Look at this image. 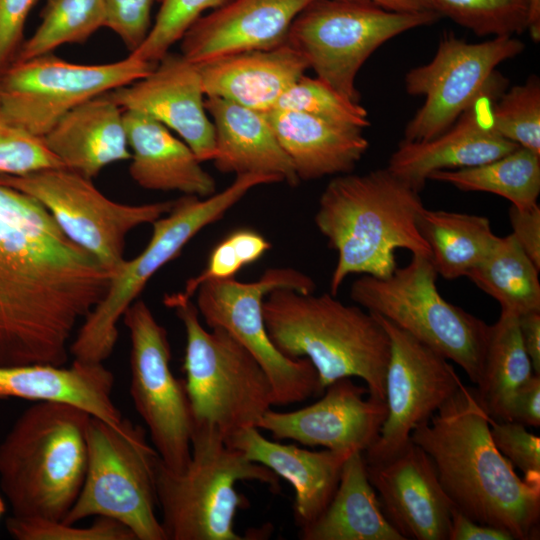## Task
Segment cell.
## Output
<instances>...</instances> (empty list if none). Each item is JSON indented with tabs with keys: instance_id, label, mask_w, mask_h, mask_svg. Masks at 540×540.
<instances>
[{
	"instance_id": "6da1fadb",
	"label": "cell",
	"mask_w": 540,
	"mask_h": 540,
	"mask_svg": "<svg viewBox=\"0 0 540 540\" xmlns=\"http://www.w3.org/2000/svg\"><path fill=\"white\" fill-rule=\"evenodd\" d=\"M112 275L36 199L0 184V366H63Z\"/></svg>"
},
{
	"instance_id": "7a4b0ae2",
	"label": "cell",
	"mask_w": 540,
	"mask_h": 540,
	"mask_svg": "<svg viewBox=\"0 0 540 540\" xmlns=\"http://www.w3.org/2000/svg\"><path fill=\"white\" fill-rule=\"evenodd\" d=\"M490 416L475 389L462 383L411 441L431 459L453 507L469 519L509 533L539 536L540 484L521 478L496 448Z\"/></svg>"
},
{
	"instance_id": "3957f363",
	"label": "cell",
	"mask_w": 540,
	"mask_h": 540,
	"mask_svg": "<svg viewBox=\"0 0 540 540\" xmlns=\"http://www.w3.org/2000/svg\"><path fill=\"white\" fill-rule=\"evenodd\" d=\"M423 208L419 192L387 168L333 178L314 217L317 229L337 252L330 293L336 296L352 274L390 276L397 268V249L430 257L417 225Z\"/></svg>"
},
{
	"instance_id": "277c9868",
	"label": "cell",
	"mask_w": 540,
	"mask_h": 540,
	"mask_svg": "<svg viewBox=\"0 0 540 540\" xmlns=\"http://www.w3.org/2000/svg\"><path fill=\"white\" fill-rule=\"evenodd\" d=\"M263 316L273 344L287 357L307 358L323 391L338 379L357 377L370 396L385 400L390 340L374 314L331 293L278 288L265 296Z\"/></svg>"
},
{
	"instance_id": "5b68a950",
	"label": "cell",
	"mask_w": 540,
	"mask_h": 540,
	"mask_svg": "<svg viewBox=\"0 0 540 540\" xmlns=\"http://www.w3.org/2000/svg\"><path fill=\"white\" fill-rule=\"evenodd\" d=\"M91 415L59 402H36L0 444V486L13 515L63 520L83 485Z\"/></svg>"
},
{
	"instance_id": "8992f818",
	"label": "cell",
	"mask_w": 540,
	"mask_h": 540,
	"mask_svg": "<svg viewBox=\"0 0 540 540\" xmlns=\"http://www.w3.org/2000/svg\"><path fill=\"white\" fill-rule=\"evenodd\" d=\"M239 481H257L278 489L279 477L230 446L219 431L194 424L191 459L174 472L161 458L156 472L157 503L167 540H242L234 528L236 513L248 505L236 490Z\"/></svg>"
},
{
	"instance_id": "52a82bcc",
	"label": "cell",
	"mask_w": 540,
	"mask_h": 540,
	"mask_svg": "<svg viewBox=\"0 0 540 540\" xmlns=\"http://www.w3.org/2000/svg\"><path fill=\"white\" fill-rule=\"evenodd\" d=\"M279 183L262 174L235 176L224 190L208 197L183 195L174 200L168 213L155 220L152 235L140 254L126 260L114 271L105 296L81 323L69 351L74 359L103 363L113 352L118 322L126 309L139 298L148 281L202 229L221 219L253 188Z\"/></svg>"
},
{
	"instance_id": "ba28073f",
	"label": "cell",
	"mask_w": 540,
	"mask_h": 540,
	"mask_svg": "<svg viewBox=\"0 0 540 540\" xmlns=\"http://www.w3.org/2000/svg\"><path fill=\"white\" fill-rule=\"evenodd\" d=\"M171 308L185 330L183 370L193 424L213 426L225 441L257 427L274 406L272 385L263 368L225 329L206 330L191 300Z\"/></svg>"
},
{
	"instance_id": "9c48e42d",
	"label": "cell",
	"mask_w": 540,
	"mask_h": 540,
	"mask_svg": "<svg viewBox=\"0 0 540 540\" xmlns=\"http://www.w3.org/2000/svg\"><path fill=\"white\" fill-rule=\"evenodd\" d=\"M159 460L142 426L126 418L114 426L91 416L83 485L62 521L108 517L128 527L136 540H167L156 516Z\"/></svg>"
},
{
	"instance_id": "30bf717a",
	"label": "cell",
	"mask_w": 540,
	"mask_h": 540,
	"mask_svg": "<svg viewBox=\"0 0 540 540\" xmlns=\"http://www.w3.org/2000/svg\"><path fill=\"white\" fill-rule=\"evenodd\" d=\"M437 276L430 257L413 254L406 266L386 278L356 279L350 298L456 363L477 384L489 325L445 300L437 289Z\"/></svg>"
},
{
	"instance_id": "8fae6325",
	"label": "cell",
	"mask_w": 540,
	"mask_h": 540,
	"mask_svg": "<svg viewBox=\"0 0 540 540\" xmlns=\"http://www.w3.org/2000/svg\"><path fill=\"white\" fill-rule=\"evenodd\" d=\"M437 11L398 12L367 1L314 0L292 22L287 43L318 79L359 103L356 76L382 44L441 18Z\"/></svg>"
},
{
	"instance_id": "7c38bea8",
	"label": "cell",
	"mask_w": 540,
	"mask_h": 540,
	"mask_svg": "<svg viewBox=\"0 0 540 540\" xmlns=\"http://www.w3.org/2000/svg\"><path fill=\"white\" fill-rule=\"evenodd\" d=\"M278 288L312 293L316 285L310 276L297 269L268 268L254 282L235 278L204 282L195 293V306L209 328L225 329L253 355L271 382L274 406H285L307 400L323 390L307 358L285 356L269 337L263 301Z\"/></svg>"
},
{
	"instance_id": "4fadbf2b",
	"label": "cell",
	"mask_w": 540,
	"mask_h": 540,
	"mask_svg": "<svg viewBox=\"0 0 540 540\" xmlns=\"http://www.w3.org/2000/svg\"><path fill=\"white\" fill-rule=\"evenodd\" d=\"M0 184L36 199L74 244L112 273L125 261L127 235L140 225L152 224L174 203L116 202L97 189L92 179L66 167L18 176L0 174Z\"/></svg>"
},
{
	"instance_id": "5bb4252c",
	"label": "cell",
	"mask_w": 540,
	"mask_h": 540,
	"mask_svg": "<svg viewBox=\"0 0 540 540\" xmlns=\"http://www.w3.org/2000/svg\"><path fill=\"white\" fill-rule=\"evenodd\" d=\"M154 66L131 55L96 65L71 63L52 53L14 61L0 74V109L41 138L76 106L145 77Z\"/></svg>"
},
{
	"instance_id": "9a60e30c",
	"label": "cell",
	"mask_w": 540,
	"mask_h": 540,
	"mask_svg": "<svg viewBox=\"0 0 540 540\" xmlns=\"http://www.w3.org/2000/svg\"><path fill=\"white\" fill-rule=\"evenodd\" d=\"M122 317L131 344L130 395L135 409L163 464L182 472L191 459L194 424L185 381L170 368L168 333L142 299L135 300Z\"/></svg>"
},
{
	"instance_id": "2e32d148",
	"label": "cell",
	"mask_w": 540,
	"mask_h": 540,
	"mask_svg": "<svg viewBox=\"0 0 540 540\" xmlns=\"http://www.w3.org/2000/svg\"><path fill=\"white\" fill-rule=\"evenodd\" d=\"M524 43L514 36H496L468 43L447 34L430 62L405 76L406 92L423 96L424 104L407 123L405 141L431 140L448 130L500 75L502 62L514 58Z\"/></svg>"
},
{
	"instance_id": "e0dca14e",
	"label": "cell",
	"mask_w": 540,
	"mask_h": 540,
	"mask_svg": "<svg viewBox=\"0 0 540 540\" xmlns=\"http://www.w3.org/2000/svg\"><path fill=\"white\" fill-rule=\"evenodd\" d=\"M374 315L390 340L385 376L387 416L377 439L363 452L366 463L386 460L402 450L412 432L429 422L462 383L446 357Z\"/></svg>"
},
{
	"instance_id": "ac0fdd59",
	"label": "cell",
	"mask_w": 540,
	"mask_h": 540,
	"mask_svg": "<svg viewBox=\"0 0 540 540\" xmlns=\"http://www.w3.org/2000/svg\"><path fill=\"white\" fill-rule=\"evenodd\" d=\"M317 402L294 411L269 409L257 428L275 440H294L305 446L364 452L377 439L387 416L385 400L367 394L351 378H341L324 389Z\"/></svg>"
},
{
	"instance_id": "d6986e66",
	"label": "cell",
	"mask_w": 540,
	"mask_h": 540,
	"mask_svg": "<svg viewBox=\"0 0 540 540\" xmlns=\"http://www.w3.org/2000/svg\"><path fill=\"white\" fill-rule=\"evenodd\" d=\"M108 95L123 111L141 113L175 131L200 162L213 160L215 132L201 76L181 53L169 51L145 77Z\"/></svg>"
},
{
	"instance_id": "ffe728a7",
	"label": "cell",
	"mask_w": 540,
	"mask_h": 540,
	"mask_svg": "<svg viewBox=\"0 0 540 540\" xmlns=\"http://www.w3.org/2000/svg\"><path fill=\"white\" fill-rule=\"evenodd\" d=\"M365 465L385 516L405 540H448L454 507L418 445L410 441L392 457Z\"/></svg>"
},
{
	"instance_id": "44dd1931",
	"label": "cell",
	"mask_w": 540,
	"mask_h": 540,
	"mask_svg": "<svg viewBox=\"0 0 540 540\" xmlns=\"http://www.w3.org/2000/svg\"><path fill=\"white\" fill-rule=\"evenodd\" d=\"M503 86L506 80L499 75L490 89L439 136L427 141H401L386 168L420 192L433 172L481 165L518 148L499 135L492 124L493 100Z\"/></svg>"
},
{
	"instance_id": "7402d4cb",
	"label": "cell",
	"mask_w": 540,
	"mask_h": 540,
	"mask_svg": "<svg viewBox=\"0 0 540 540\" xmlns=\"http://www.w3.org/2000/svg\"><path fill=\"white\" fill-rule=\"evenodd\" d=\"M314 0H227L199 17L180 39L194 64L221 56L267 50L287 42L296 16Z\"/></svg>"
},
{
	"instance_id": "603a6c76",
	"label": "cell",
	"mask_w": 540,
	"mask_h": 540,
	"mask_svg": "<svg viewBox=\"0 0 540 540\" xmlns=\"http://www.w3.org/2000/svg\"><path fill=\"white\" fill-rule=\"evenodd\" d=\"M226 442L291 484L294 522L299 529L312 524L325 510L337 489L343 465L353 453L282 444L264 437L257 427L241 430Z\"/></svg>"
},
{
	"instance_id": "cb8c5ba5",
	"label": "cell",
	"mask_w": 540,
	"mask_h": 540,
	"mask_svg": "<svg viewBox=\"0 0 540 540\" xmlns=\"http://www.w3.org/2000/svg\"><path fill=\"white\" fill-rule=\"evenodd\" d=\"M205 97H217L266 112L309 69L287 42L267 50L221 56L196 64Z\"/></svg>"
},
{
	"instance_id": "d4e9b609",
	"label": "cell",
	"mask_w": 540,
	"mask_h": 540,
	"mask_svg": "<svg viewBox=\"0 0 540 540\" xmlns=\"http://www.w3.org/2000/svg\"><path fill=\"white\" fill-rule=\"evenodd\" d=\"M205 108L214 126L218 171L272 176L290 186L300 182L265 112L217 97H206Z\"/></svg>"
},
{
	"instance_id": "484cf974",
	"label": "cell",
	"mask_w": 540,
	"mask_h": 540,
	"mask_svg": "<svg viewBox=\"0 0 540 540\" xmlns=\"http://www.w3.org/2000/svg\"><path fill=\"white\" fill-rule=\"evenodd\" d=\"M113 385L114 375L103 363L74 359L70 367L0 366V401L19 398L70 404L116 426L124 417L113 402Z\"/></svg>"
},
{
	"instance_id": "4316f807",
	"label": "cell",
	"mask_w": 540,
	"mask_h": 540,
	"mask_svg": "<svg viewBox=\"0 0 540 540\" xmlns=\"http://www.w3.org/2000/svg\"><path fill=\"white\" fill-rule=\"evenodd\" d=\"M41 139L64 167L88 179L131 157L123 110L108 93L70 110Z\"/></svg>"
},
{
	"instance_id": "83f0119b",
	"label": "cell",
	"mask_w": 540,
	"mask_h": 540,
	"mask_svg": "<svg viewBox=\"0 0 540 540\" xmlns=\"http://www.w3.org/2000/svg\"><path fill=\"white\" fill-rule=\"evenodd\" d=\"M123 120L131 153L129 174L140 187L198 197L216 193L215 179L165 125L134 111H123Z\"/></svg>"
},
{
	"instance_id": "f1b7e54d",
	"label": "cell",
	"mask_w": 540,
	"mask_h": 540,
	"mask_svg": "<svg viewBox=\"0 0 540 540\" xmlns=\"http://www.w3.org/2000/svg\"><path fill=\"white\" fill-rule=\"evenodd\" d=\"M265 115L300 181L350 173L369 147L357 127L288 109Z\"/></svg>"
},
{
	"instance_id": "f546056e",
	"label": "cell",
	"mask_w": 540,
	"mask_h": 540,
	"mask_svg": "<svg viewBox=\"0 0 540 540\" xmlns=\"http://www.w3.org/2000/svg\"><path fill=\"white\" fill-rule=\"evenodd\" d=\"M302 540H405L385 516L362 452L346 459L337 489L322 514L299 529Z\"/></svg>"
},
{
	"instance_id": "4dcf8cb0",
	"label": "cell",
	"mask_w": 540,
	"mask_h": 540,
	"mask_svg": "<svg viewBox=\"0 0 540 540\" xmlns=\"http://www.w3.org/2000/svg\"><path fill=\"white\" fill-rule=\"evenodd\" d=\"M417 225L429 247L437 274L448 280L467 276L487 257L499 239L493 233L489 219L475 214L424 207Z\"/></svg>"
},
{
	"instance_id": "1f68e13d",
	"label": "cell",
	"mask_w": 540,
	"mask_h": 540,
	"mask_svg": "<svg viewBox=\"0 0 540 540\" xmlns=\"http://www.w3.org/2000/svg\"><path fill=\"white\" fill-rule=\"evenodd\" d=\"M523 346L518 315L501 310L489 325L487 342L476 393L488 415L500 420L512 395L534 375Z\"/></svg>"
},
{
	"instance_id": "d6a6232c",
	"label": "cell",
	"mask_w": 540,
	"mask_h": 540,
	"mask_svg": "<svg viewBox=\"0 0 540 540\" xmlns=\"http://www.w3.org/2000/svg\"><path fill=\"white\" fill-rule=\"evenodd\" d=\"M428 180L448 183L461 191L496 194L516 208H529L538 204L540 154L519 146L481 165L433 172Z\"/></svg>"
},
{
	"instance_id": "836d02e7",
	"label": "cell",
	"mask_w": 540,
	"mask_h": 540,
	"mask_svg": "<svg viewBox=\"0 0 540 540\" xmlns=\"http://www.w3.org/2000/svg\"><path fill=\"white\" fill-rule=\"evenodd\" d=\"M538 269L512 234L499 237L487 257L466 276L516 315L540 312Z\"/></svg>"
},
{
	"instance_id": "e575fe53",
	"label": "cell",
	"mask_w": 540,
	"mask_h": 540,
	"mask_svg": "<svg viewBox=\"0 0 540 540\" xmlns=\"http://www.w3.org/2000/svg\"><path fill=\"white\" fill-rule=\"evenodd\" d=\"M41 22L24 40L14 61L52 53L64 44H83L105 27L103 0H45Z\"/></svg>"
},
{
	"instance_id": "d590c367",
	"label": "cell",
	"mask_w": 540,
	"mask_h": 540,
	"mask_svg": "<svg viewBox=\"0 0 540 540\" xmlns=\"http://www.w3.org/2000/svg\"><path fill=\"white\" fill-rule=\"evenodd\" d=\"M270 248V242L253 229L232 231L212 249L203 271L188 279L182 291L165 295L163 303L171 308L191 300L204 282L235 278L242 268L258 261Z\"/></svg>"
},
{
	"instance_id": "8d00e7d4",
	"label": "cell",
	"mask_w": 540,
	"mask_h": 540,
	"mask_svg": "<svg viewBox=\"0 0 540 540\" xmlns=\"http://www.w3.org/2000/svg\"><path fill=\"white\" fill-rule=\"evenodd\" d=\"M441 16L479 36H514L527 30L529 0H433Z\"/></svg>"
},
{
	"instance_id": "74e56055",
	"label": "cell",
	"mask_w": 540,
	"mask_h": 540,
	"mask_svg": "<svg viewBox=\"0 0 540 540\" xmlns=\"http://www.w3.org/2000/svg\"><path fill=\"white\" fill-rule=\"evenodd\" d=\"M496 132L520 147L540 154V81L537 76L513 86L492 106Z\"/></svg>"
},
{
	"instance_id": "f35d334b",
	"label": "cell",
	"mask_w": 540,
	"mask_h": 540,
	"mask_svg": "<svg viewBox=\"0 0 540 540\" xmlns=\"http://www.w3.org/2000/svg\"><path fill=\"white\" fill-rule=\"evenodd\" d=\"M274 108L306 113L333 123L363 129L370 125L366 109L345 98L320 79L300 77Z\"/></svg>"
},
{
	"instance_id": "ab89813d",
	"label": "cell",
	"mask_w": 540,
	"mask_h": 540,
	"mask_svg": "<svg viewBox=\"0 0 540 540\" xmlns=\"http://www.w3.org/2000/svg\"><path fill=\"white\" fill-rule=\"evenodd\" d=\"M159 10L145 41L129 55L156 64L184 35L187 29L208 10L227 0H155Z\"/></svg>"
},
{
	"instance_id": "60d3db41",
	"label": "cell",
	"mask_w": 540,
	"mask_h": 540,
	"mask_svg": "<svg viewBox=\"0 0 540 540\" xmlns=\"http://www.w3.org/2000/svg\"><path fill=\"white\" fill-rule=\"evenodd\" d=\"M62 520L12 516L6 521L9 534L17 540H136L121 522L99 516L88 527H75Z\"/></svg>"
},
{
	"instance_id": "b9f144b4",
	"label": "cell",
	"mask_w": 540,
	"mask_h": 540,
	"mask_svg": "<svg viewBox=\"0 0 540 540\" xmlns=\"http://www.w3.org/2000/svg\"><path fill=\"white\" fill-rule=\"evenodd\" d=\"M64 167L42 139L12 123L0 109V174L24 175Z\"/></svg>"
},
{
	"instance_id": "7bdbcfd3",
	"label": "cell",
	"mask_w": 540,
	"mask_h": 540,
	"mask_svg": "<svg viewBox=\"0 0 540 540\" xmlns=\"http://www.w3.org/2000/svg\"><path fill=\"white\" fill-rule=\"evenodd\" d=\"M490 434L499 452L523 473V478L540 484V438L526 426L490 417Z\"/></svg>"
},
{
	"instance_id": "ee69618b",
	"label": "cell",
	"mask_w": 540,
	"mask_h": 540,
	"mask_svg": "<svg viewBox=\"0 0 540 540\" xmlns=\"http://www.w3.org/2000/svg\"><path fill=\"white\" fill-rule=\"evenodd\" d=\"M105 27L122 40L130 53L146 39L151 25V10L155 0H103Z\"/></svg>"
},
{
	"instance_id": "f6af8a7d",
	"label": "cell",
	"mask_w": 540,
	"mask_h": 540,
	"mask_svg": "<svg viewBox=\"0 0 540 540\" xmlns=\"http://www.w3.org/2000/svg\"><path fill=\"white\" fill-rule=\"evenodd\" d=\"M38 0H0V74L10 66L24 42V27Z\"/></svg>"
},
{
	"instance_id": "bcb514c9",
	"label": "cell",
	"mask_w": 540,
	"mask_h": 540,
	"mask_svg": "<svg viewBox=\"0 0 540 540\" xmlns=\"http://www.w3.org/2000/svg\"><path fill=\"white\" fill-rule=\"evenodd\" d=\"M500 420L520 423L526 427L540 425V375L518 389L507 402Z\"/></svg>"
},
{
	"instance_id": "7dc6e473",
	"label": "cell",
	"mask_w": 540,
	"mask_h": 540,
	"mask_svg": "<svg viewBox=\"0 0 540 540\" xmlns=\"http://www.w3.org/2000/svg\"><path fill=\"white\" fill-rule=\"evenodd\" d=\"M509 220L512 235L521 248L540 269V207L538 204L524 209L511 205Z\"/></svg>"
},
{
	"instance_id": "c3c4849f",
	"label": "cell",
	"mask_w": 540,
	"mask_h": 540,
	"mask_svg": "<svg viewBox=\"0 0 540 540\" xmlns=\"http://www.w3.org/2000/svg\"><path fill=\"white\" fill-rule=\"evenodd\" d=\"M448 540H513L504 530L469 519L452 509Z\"/></svg>"
},
{
	"instance_id": "681fc988",
	"label": "cell",
	"mask_w": 540,
	"mask_h": 540,
	"mask_svg": "<svg viewBox=\"0 0 540 540\" xmlns=\"http://www.w3.org/2000/svg\"><path fill=\"white\" fill-rule=\"evenodd\" d=\"M518 325L523 346L528 354L533 371L540 375V312H528L518 316Z\"/></svg>"
},
{
	"instance_id": "f907efd6",
	"label": "cell",
	"mask_w": 540,
	"mask_h": 540,
	"mask_svg": "<svg viewBox=\"0 0 540 540\" xmlns=\"http://www.w3.org/2000/svg\"><path fill=\"white\" fill-rule=\"evenodd\" d=\"M367 1L398 12L437 11L433 0H357ZM438 12V11H437Z\"/></svg>"
},
{
	"instance_id": "816d5d0a",
	"label": "cell",
	"mask_w": 540,
	"mask_h": 540,
	"mask_svg": "<svg viewBox=\"0 0 540 540\" xmlns=\"http://www.w3.org/2000/svg\"><path fill=\"white\" fill-rule=\"evenodd\" d=\"M527 30L534 42L540 40V0H529Z\"/></svg>"
},
{
	"instance_id": "f5cc1de1",
	"label": "cell",
	"mask_w": 540,
	"mask_h": 540,
	"mask_svg": "<svg viewBox=\"0 0 540 540\" xmlns=\"http://www.w3.org/2000/svg\"><path fill=\"white\" fill-rule=\"evenodd\" d=\"M5 511H6V505L3 498L0 496V518L5 513Z\"/></svg>"
}]
</instances>
